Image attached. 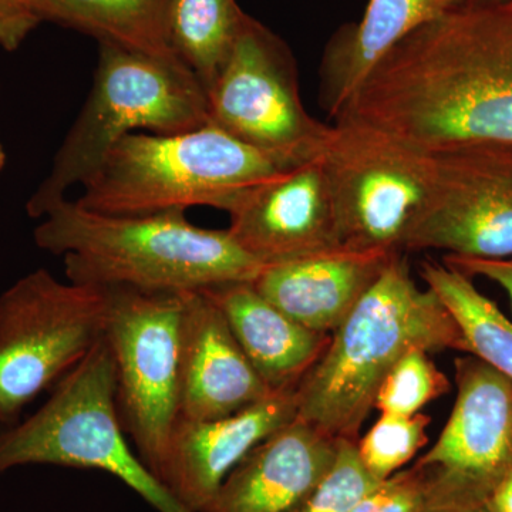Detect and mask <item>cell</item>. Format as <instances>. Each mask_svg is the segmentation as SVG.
Returning <instances> with one entry per match:
<instances>
[{
  "mask_svg": "<svg viewBox=\"0 0 512 512\" xmlns=\"http://www.w3.org/2000/svg\"><path fill=\"white\" fill-rule=\"evenodd\" d=\"M450 387V380L434 365L430 352L412 349L384 377L375 409L380 413L414 416L426 404L450 392Z\"/></svg>",
  "mask_w": 512,
  "mask_h": 512,
  "instance_id": "24",
  "label": "cell"
},
{
  "mask_svg": "<svg viewBox=\"0 0 512 512\" xmlns=\"http://www.w3.org/2000/svg\"><path fill=\"white\" fill-rule=\"evenodd\" d=\"M33 238L62 256L67 281L96 288L202 291L254 281L264 268L228 229L198 227L183 211L101 214L66 197L42 215Z\"/></svg>",
  "mask_w": 512,
  "mask_h": 512,
  "instance_id": "2",
  "label": "cell"
},
{
  "mask_svg": "<svg viewBox=\"0 0 512 512\" xmlns=\"http://www.w3.org/2000/svg\"><path fill=\"white\" fill-rule=\"evenodd\" d=\"M168 5L170 0H30L40 22L50 20L89 33L100 43L183 63L168 42Z\"/></svg>",
  "mask_w": 512,
  "mask_h": 512,
  "instance_id": "20",
  "label": "cell"
},
{
  "mask_svg": "<svg viewBox=\"0 0 512 512\" xmlns=\"http://www.w3.org/2000/svg\"><path fill=\"white\" fill-rule=\"evenodd\" d=\"M340 440L295 419L228 474L205 512H293L329 473Z\"/></svg>",
  "mask_w": 512,
  "mask_h": 512,
  "instance_id": "16",
  "label": "cell"
},
{
  "mask_svg": "<svg viewBox=\"0 0 512 512\" xmlns=\"http://www.w3.org/2000/svg\"><path fill=\"white\" fill-rule=\"evenodd\" d=\"M336 120L379 128L430 154L512 153L511 6L463 3L416 30Z\"/></svg>",
  "mask_w": 512,
  "mask_h": 512,
  "instance_id": "1",
  "label": "cell"
},
{
  "mask_svg": "<svg viewBox=\"0 0 512 512\" xmlns=\"http://www.w3.org/2000/svg\"><path fill=\"white\" fill-rule=\"evenodd\" d=\"M508 6H511V8H512V2H511V3H510V5H508Z\"/></svg>",
  "mask_w": 512,
  "mask_h": 512,
  "instance_id": "33",
  "label": "cell"
},
{
  "mask_svg": "<svg viewBox=\"0 0 512 512\" xmlns=\"http://www.w3.org/2000/svg\"><path fill=\"white\" fill-rule=\"evenodd\" d=\"M224 313L249 362L269 389L298 386L330 342L264 298L252 281L202 289Z\"/></svg>",
  "mask_w": 512,
  "mask_h": 512,
  "instance_id": "19",
  "label": "cell"
},
{
  "mask_svg": "<svg viewBox=\"0 0 512 512\" xmlns=\"http://www.w3.org/2000/svg\"><path fill=\"white\" fill-rule=\"evenodd\" d=\"M397 254L332 249L266 265L252 284L305 328L332 333Z\"/></svg>",
  "mask_w": 512,
  "mask_h": 512,
  "instance_id": "17",
  "label": "cell"
},
{
  "mask_svg": "<svg viewBox=\"0 0 512 512\" xmlns=\"http://www.w3.org/2000/svg\"><path fill=\"white\" fill-rule=\"evenodd\" d=\"M379 481L357 453V441L340 440L338 457L318 487L293 512H350Z\"/></svg>",
  "mask_w": 512,
  "mask_h": 512,
  "instance_id": "25",
  "label": "cell"
},
{
  "mask_svg": "<svg viewBox=\"0 0 512 512\" xmlns=\"http://www.w3.org/2000/svg\"><path fill=\"white\" fill-rule=\"evenodd\" d=\"M464 0H369L365 15L335 33L319 67V103L336 120L359 87L404 39Z\"/></svg>",
  "mask_w": 512,
  "mask_h": 512,
  "instance_id": "18",
  "label": "cell"
},
{
  "mask_svg": "<svg viewBox=\"0 0 512 512\" xmlns=\"http://www.w3.org/2000/svg\"><path fill=\"white\" fill-rule=\"evenodd\" d=\"M512 0H464L467 5L497 6L510 5Z\"/></svg>",
  "mask_w": 512,
  "mask_h": 512,
  "instance_id": "31",
  "label": "cell"
},
{
  "mask_svg": "<svg viewBox=\"0 0 512 512\" xmlns=\"http://www.w3.org/2000/svg\"><path fill=\"white\" fill-rule=\"evenodd\" d=\"M261 151L217 124L174 134L134 133L83 185L79 202L110 215L211 207L228 212L255 185L284 173Z\"/></svg>",
  "mask_w": 512,
  "mask_h": 512,
  "instance_id": "4",
  "label": "cell"
},
{
  "mask_svg": "<svg viewBox=\"0 0 512 512\" xmlns=\"http://www.w3.org/2000/svg\"><path fill=\"white\" fill-rule=\"evenodd\" d=\"M5 164H6L5 148H3L2 141H0V174H2L3 168H5Z\"/></svg>",
  "mask_w": 512,
  "mask_h": 512,
  "instance_id": "32",
  "label": "cell"
},
{
  "mask_svg": "<svg viewBox=\"0 0 512 512\" xmlns=\"http://www.w3.org/2000/svg\"><path fill=\"white\" fill-rule=\"evenodd\" d=\"M423 512H493L490 504H447V505H427Z\"/></svg>",
  "mask_w": 512,
  "mask_h": 512,
  "instance_id": "30",
  "label": "cell"
},
{
  "mask_svg": "<svg viewBox=\"0 0 512 512\" xmlns=\"http://www.w3.org/2000/svg\"><path fill=\"white\" fill-rule=\"evenodd\" d=\"M39 23L30 0H0V47L19 49Z\"/></svg>",
  "mask_w": 512,
  "mask_h": 512,
  "instance_id": "27",
  "label": "cell"
},
{
  "mask_svg": "<svg viewBox=\"0 0 512 512\" xmlns=\"http://www.w3.org/2000/svg\"><path fill=\"white\" fill-rule=\"evenodd\" d=\"M106 289L36 269L0 295V424L79 365L104 338Z\"/></svg>",
  "mask_w": 512,
  "mask_h": 512,
  "instance_id": "8",
  "label": "cell"
},
{
  "mask_svg": "<svg viewBox=\"0 0 512 512\" xmlns=\"http://www.w3.org/2000/svg\"><path fill=\"white\" fill-rule=\"evenodd\" d=\"M272 392L210 296L204 291L184 292L178 349L180 417L221 419L254 406Z\"/></svg>",
  "mask_w": 512,
  "mask_h": 512,
  "instance_id": "15",
  "label": "cell"
},
{
  "mask_svg": "<svg viewBox=\"0 0 512 512\" xmlns=\"http://www.w3.org/2000/svg\"><path fill=\"white\" fill-rule=\"evenodd\" d=\"M207 123V90L183 63L100 43L92 90L26 204L29 217L40 220L70 188L83 187L130 134L184 133Z\"/></svg>",
  "mask_w": 512,
  "mask_h": 512,
  "instance_id": "5",
  "label": "cell"
},
{
  "mask_svg": "<svg viewBox=\"0 0 512 512\" xmlns=\"http://www.w3.org/2000/svg\"><path fill=\"white\" fill-rule=\"evenodd\" d=\"M427 485L423 471L416 464L380 481L363 495L350 512H423Z\"/></svg>",
  "mask_w": 512,
  "mask_h": 512,
  "instance_id": "26",
  "label": "cell"
},
{
  "mask_svg": "<svg viewBox=\"0 0 512 512\" xmlns=\"http://www.w3.org/2000/svg\"><path fill=\"white\" fill-rule=\"evenodd\" d=\"M430 420L423 413L414 416L382 413L372 429L357 440V453L370 476L380 483L406 466L429 441Z\"/></svg>",
  "mask_w": 512,
  "mask_h": 512,
  "instance_id": "23",
  "label": "cell"
},
{
  "mask_svg": "<svg viewBox=\"0 0 512 512\" xmlns=\"http://www.w3.org/2000/svg\"><path fill=\"white\" fill-rule=\"evenodd\" d=\"M319 158L342 247L404 252L433 194L434 154L379 128L336 120Z\"/></svg>",
  "mask_w": 512,
  "mask_h": 512,
  "instance_id": "7",
  "label": "cell"
},
{
  "mask_svg": "<svg viewBox=\"0 0 512 512\" xmlns=\"http://www.w3.org/2000/svg\"><path fill=\"white\" fill-rule=\"evenodd\" d=\"M444 264L471 276H483L503 288L512 308V256L505 259L464 258V256L444 255Z\"/></svg>",
  "mask_w": 512,
  "mask_h": 512,
  "instance_id": "28",
  "label": "cell"
},
{
  "mask_svg": "<svg viewBox=\"0 0 512 512\" xmlns=\"http://www.w3.org/2000/svg\"><path fill=\"white\" fill-rule=\"evenodd\" d=\"M106 293L104 338L116 370L117 410L138 456L157 477L180 417L178 349L184 292L106 288Z\"/></svg>",
  "mask_w": 512,
  "mask_h": 512,
  "instance_id": "10",
  "label": "cell"
},
{
  "mask_svg": "<svg viewBox=\"0 0 512 512\" xmlns=\"http://www.w3.org/2000/svg\"><path fill=\"white\" fill-rule=\"evenodd\" d=\"M457 397L439 440L419 458L427 505L487 503L512 471V380L457 357Z\"/></svg>",
  "mask_w": 512,
  "mask_h": 512,
  "instance_id": "11",
  "label": "cell"
},
{
  "mask_svg": "<svg viewBox=\"0 0 512 512\" xmlns=\"http://www.w3.org/2000/svg\"><path fill=\"white\" fill-rule=\"evenodd\" d=\"M416 348L466 353V342L436 293L416 284L402 252L330 333L328 348L302 377L296 419L333 439L359 440L384 377Z\"/></svg>",
  "mask_w": 512,
  "mask_h": 512,
  "instance_id": "3",
  "label": "cell"
},
{
  "mask_svg": "<svg viewBox=\"0 0 512 512\" xmlns=\"http://www.w3.org/2000/svg\"><path fill=\"white\" fill-rule=\"evenodd\" d=\"M434 158L433 194L404 252L434 249L464 258H511V151L460 148Z\"/></svg>",
  "mask_w": 512,
  "mask_h": 512,
  "instance_id": "12",
  "label": "cell"
},
{
  "mask_svg": "<svg viewBox=\"0 0 512 512\" xmlns=\"http://www.w3.org/2000/svg\"><path fill=\"white\" fill-rule=\"evenodd\" d=\"M228 214L232 237L264 266L342 248L319 157L249 188Z\"/></svg>",
  "mask_w": 512,
  "mask_h": 512,
  "instance_id": "13",
  "label": "cell"
},
{
  "mask_svg": "<svg viewBox=\"0 0 512 512\" xmlns=\"http://www.w3.org/2000/svg\"><path fill=\"white\" fill-rule=\"evenodd\" d=\"M420 276L456 320L466 342V353L512 380V322L473 278L447 264L426 261Z\"/></svg>",
  "mask_w": 512,
  "mask_h": 512,
  "instance_id": "21",
  "label": "cell"
},
{
  "mask_svg": "<svg viewBox=\"0 0 512 512\" xmlns=\"http://www.w3.org/2000/svg\"><path fill=\"white\" fill-rule=\"evenodd\" d=\"M296 387L275 390L254 406L221 419L178 417L158 480L187 510L207 511L239 461L296 419Z\"/></svg>",
  "mask_w": 512,
  "mask_h": 512,
  "instance_id": "14",
  "label": "cell"
},
{
  "mask_svg": "<svg viewBox=\"0 0 512 512\" xmlns=\"http://www.w3.org/2000/svg\"><path fill=\"white\" fill-rule=\"evenodd\" d=\"M207 94L211 123L284 170L319 157L332 130L303 107L284 40L249 15Z\"/></svg>",
  "mask_w": 512,
  "mask_h": 512,
  "instance_id": "9",
  "label": "cell"
},
{
  "mask_svg": "<svg viewBox=\"0 0 512 512\" xmlns=\"http://www.w3.org/2000/svg\"><path fill=\"white\" fill-rule=\"evenodd\" d=\"M36 464L104 471L157 512H191L128 446L106 338L50 389L39 410L16 423L0 424V476Z\"/></svg>",
  "mask_w": 512,
  "mask_h": 512,
  "instance_id": "6",
  "label": "cell"
},
{
  "mask_svg": "<svg viewBox=\"0 0 512 512\" xmlns=\"http://www.w3.org/2000/svg\"><path fill=\"white\" fill-rule=\"evenodd\" d=\"M245 18L237 0H170L168 42L207 92L227 62Z\"/></svg>",
  "mask_w": 512,
  "mask_h": 512,
  "instance_id": "22",
  "label": "cell"
},
{
  "mask_svg": "<svg viewBox=\"0 0 512 512\" xmlns=\"http://www.w3.org/2000/svg\"><path fill=\"white\" fill-rule=\"evenodd\" d=\"M488 504L493 512H512V471L495 487Z\"/></svg>",
  "mask_w": 512,
  "mask_h": 512,
  "instance_id": "29",
  "label": "cell"
}]
</instances>
